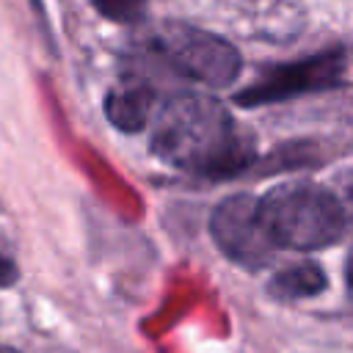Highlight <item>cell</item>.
Listing matches in <instances>:
<instances>
[{"label":"cell","mask_w":353,"mask_h":353,"mask_svg":"<svg viewBox=\"0 0 353 353\" xmlns=\"http://www.w3.org/2000/svg\"><path fill=\"white\" fill-rule=\"evenodd\" d=\"M152 149L165 163L201 176L234 174L254 157L229 110L204 94H176L160 108Z\"/></svg>","instance_id":"cell-1"},{"label":"cell","mask_w":353,"mask_h":353,"mask_svg":"<svg viewBox=\"0 0 353 353\" xmlns=\"http://www.w3.org/2000/svg\"><path fill=\"white\" fill-rule=\"evenodd\" d=\"M259 212L276 248H325L347 229L334 193L312 182H284L268 190L259 199Z\"/></svg>","instance_id":"cell-2"},{"label":"cell","mask_w":353,"mask_h":353,"mask_svg":"<svg viewBox=\"0 0 353 353\" xmlns=\"http://www.w3.org/2000/svg\"><path fill=\"white\" fill-rule=\"evenodd\" d=\"M154 44L174 72L210 88L232 85L243 66L237 50L229 41L182 22L163 25L154 36Z\"/></svg>","instance_id":"cell-3"},{"label":"cell","mask_w":353,"mask_h":353,"mask_svg":"<svg viewBox=\"0 0 353 353\" xmlns=\"http://www.w3.org/2000/svg\"><path fill=\"white\" fill-rule=\"evenodd\" d=\"M210 232L218 248L243 268H262L276 251V243L270 240L259 212V199L245 193L229 196L215 207Z\"/></svg>","instance_id":"cell-4"},{"label":"cell","mask_w":353,"mask_h":353,"mask_svg":"<svg viewBox=\"0 0 353 353\" xmlns=\"http://www.w3.org/2000/svg\"><path fill=\"white\" fill-rule=\"evenodd\" d=\"M342 72H345L342 52H320L306 61L270 69L256 85L245 88L237 99L240 105H265V102H281L309 91H325L342 80Z\"/></svg>","instance_id":"cell-5"},{"label":"cell","mask_w":353,"mask_h":353,"mask_svg":"<svg viewBox=\"0 0 353 353\" xmlns=\"http://www.w3.org/2000/svg\"><path fill=\"white\" fill-rule=\"evenodd\" d=\"M149 110H152V91L146 85H121L110 91L105 99L108 119L124 132H138L149 121Z\"/></svg>","instance_id":"cell-6"},{"label":"cell","mask_w":353,"mask_h":353,"mask_svg":"<svg viewBox=\"0 0 353 353\" xmlns=\"http://www.w3.org/2000/svg\"><path fill=\"white\" fill-rule=\"evenodd\" d=\"M323 287H325L323 270L317 265H312V262H303V265H295V268L281 270L273 279L270 292L276 298H281V301H301V298L317 295Z\"/></svg>","instance_id":"cell-7"},{"label":"cell","mask_w":353,"mask_h":353,"mask_svg":"<svg viewBox=\"0 0 353 353\" xmlns=\"http://www.w3.org/2000/svg\"><path fill=\"white\" fill-rule=\"evenodd\" d=\"M91 3L102 17L121 22V25L141 22L146 11V0H91Z\"/></svg>","instance_id":"cell-8"},{"label":"cell","mask_w":353,"mask_h":353,"mask_svg":"<svg viewBox=\"0 0 353 353\" xmlns=\"http://www.w3.org/2000/svg\"><path fill=\"white\" fill-rule=\"evenodd\" d=\"M331 193H334V199H336L339 207H342L345 226L353 229V168L336 174V179H334V190H331Z\"/></svg>","instance_id":"cell-9"},{"label":"cell","mask_w":353,"mask_h":353,"mask_svg":"<svg viewBox=\"0 0 353 353\" xmlns=\"http://www.w3.org/2000/svg\"><path fill=\"white\" fill-rule=\"evenodd\" d=\"M14 276H17V270H14V262H11L8 256H3V254H0V287L11 284V281H14Z\"/></svg>","instance_id":"cell-10"},{"label":"cell","mask_w":353,"mask_h":353,"mask_svg":"<svg viewBox=\"0 0 353 353\" xmlns=\"http://www.w3.org/2000/svg\"><path fill=\"white\" fill-rule=\"evenodd\" d=\"M347 292L353 298V248H350V256H347Z\"/></svg>","instance_id":"cell-11"},{"label":"cell","mask_w":353,"mask_h":353,"mask_svg":"<svg viewBox=\"0 0 353 353\" xmlns=\"http://www.w3.org/2000/svg\"><path fill=\"white\" fill-rule=\"evenodd\" d=\"M0 353H17V350H11V347H0Z\"/></svg>","instance_id":"cell-12"}]
</instances>
